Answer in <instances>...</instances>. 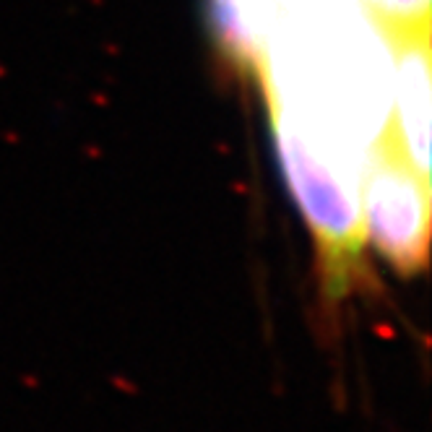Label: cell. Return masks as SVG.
Masks as SVG:
<instances>
[{"label":"cell","instance_id":"6da1fadb","mask_svg":"<svg viewBox=\"0 0 432 432\" xmlns=\"http://www.w3.org/2000/svg\"><path fill=\"white\" fill-rule=\"evenodd\" d=\"M271 123L287 185L312 234L320 302L326 312L339 315L357 292L370 287L360 180L318 152L281 113L271 110Z\"/></svg>","mask_w":432,"mask_h":432},{"label":"cell","instance_id":"7a4b0ae2","mask_svg":"<svg viewBox=\"0 0 432 432\" xmlns=\"http://www.w3.org/2000/svg\"><path fill=\"white\" fill-rule=\"evenodd\" d=\"M365 242L399 276H416L430 258V180L422 177L391 125L368 149L360 175Z\"/></svg>","mask_w":432,"mask_h":432},{"label":"cell","instance_id":"3957f363","mask_svg":"<svg viewBox=\"0 0 432 432\" xmlns=\"http://www.w3.org/2000/svg\"><path fill=\"white\" fill-rule=\"evenodd\" d=\"M391 45V125L407 161L430 180V115H432V65L430 26L411 32L385 34Z\"/></svg>","mask_w":432,"mask_h":432},{"label":"cell","instance_id":"277c9868","mask_svg":"<svg viewBox=\"0 0 432 432\" xmlns=\"http://www.w3.org/2000/svg\"><path fill=\"white\" fill-rule=\"evenodd\" d=\"M276 0H211V24L222 47L242 71H261Z\"/></svg>","mask_w":432,"mask_h":432},{"label":"cell","instance_id":"5b68a950","mask_svg":"<svg viewBox=\"0 0 432 432\" xmlns=\"http://www.w3.org/2000/svg\"><path fill=\"white\" fill-rule=\"evenodd\" d=\"M383 34L430 26V0H362Z\"/></svg>","mask_w":432,"mask_h":432}]
</instances>
